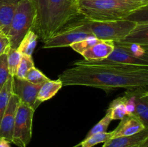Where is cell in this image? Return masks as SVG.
<instances>
[{
    "mask_svg": "<svg viewBox=\"0 0 148 147\" xmlns=\"http://www.w3.org/2000/svg\"><path fill=\"white\" fill-rule=\"evenodd\" d=\"M59 76L63 86H85L103 90L147 86L148 69H132L105 65H74Z\"/></svg>",
    "mask_w": 148,
    "mask_h": 147,
    "instance_id": "obj_1",
    "label": "cell"
},
{
    "mask_svg": "<svg viewBox=\"0 0 148 147\" xmlns=\"http://www.w3.org/2000/svg\"><path fill=\"white\" fill-rule=\"evenodd\" d=\"M147 5L148 1L80 0V12L82 17L93 21H116L147 10Z\"/></svg>",
    "mask_w": 148,
    "mask_h": 147,
    "instance_id": "obj_2",
    "label": "cell"
},
{
    "mask_svg": "<svg viewBox=\"0 0 148 147\" xmlns=\"http://www.w3.org/2000/svg\"><path fill=\"white\" fill-rule=\"evenodd\" d=\"M80 16V0H48L47 39Z\"/></svg>",
    "mask_w": 148,
    "mask_h": 147,
    "instance_id": "obj_3",
    "label": "cell"
},
{
    "mask_svg": "<svg viewBox=\"0 0 148 147\" xmlns=\"http://www.w3.org/2000/svg\"><path fill=\"white\" fill-rule=\"evenodd\" d=\"M36 12L30 0H21L17 5L12 20L7 37L10 47L17 48L27 31L33 30Z\"/></svg>",
    "mask_w": 148,
    "mask_h": 147,
    "instance_id": "obj_4",
    "label": "cell"
},
{
    "mask_svg": "<svg viewBox=\"0 0 148 147\" xmlns=\"http://www.w3.org/2000/svg\"><path fill=\"white\" fill-rule=\"evenodd\" d=\"M85 24L91 35L101 40L118 42L124 40L136 27L138 21L127 20L116 21H93L85 17Z\"/></svg>",
    "mask_w": 148,
    "mask_h": 147,
    "instance_id": "obj_5",
    "label": "cell"
},
{
    "mask_svg": "<svg viewBox=\"0 0 148 147\" xmlns=\"http://www.w3.org/2000/svg\"><path fill=\"white\" fill-rule=\"evenodd\" d=\"M85 24V17L77 18L44 41L43 48H55L70 46L73 43L91 36Z\"/></svg>",
    "mask_w": 148,
    "mask_h": 147,
    "instance_id": "obj_6",
    "label": "cell"
},
{
    "mask_svg": "<svg viewBox=\"0 0 148 147\" xmlns=\"http://www.w3.org/2000/svg\"><path fill=\"white\" fill-rule=\"evenodd\" d=\"M35 110L20 102L17 108L13 130L12 144L18 147H26L32 138L33 119Z\"/></svg>",
    "mask_w": 148,
    "mask_h": 147,
    "instance_id": "obj_7",
    "label": "cell"
},
{
    "mask_svg": "<svg viewBox=\"0 0 148 147\" xmlns=\"http://www.w3.org/2000/svg\"><path fill=\"white\" fill-rule=\"evenodd\" d=\"M42 84H33L25 79L13 77L12 93L18 97L20 102L36 110L41 102L37 99L38 93Z\"/></svg>",
    "mask_w": 148,
    "mask_h": 147,
    "instance_id": "obj_8",
    "label": "cell"
},
{
    "mask_svg": "<svg viewBox=\"0 0 148 147\" xmlns=\"http://www.w3.org/2000/svg\"><path fill=\"white\" fill-rule=\"evenodd\" d=\"M20 102V100L18 97L12 93L8 105L0 122V138L7 140L11 144L12 141L16 113Z\"/></svg>",
    "mask_w": 148,
    "mask_h": 147,
    "instance_id": "obj_9",
    "label": "cell"
},
{
    "mask_svg": "<svg viewBox=\"0 0 148 147\" xmlns=\"http://www.w3.org/2000/svg\"><path fill=\"white\" fill-rule=\"evenodd\" d=\"M147 128V127L135 116L126 115L120 120L118 126L114 131H111V138L131 136Z\"/></svg>",
    "mask_w": 148,
    "mask_h": 147,
    "instance_id": "obj_10",
    "label": "cell"
},
{
    "mask_svg": "<svg viewBox=\"0 0 148 147\" xmlns=\"http://www.w3.org/2000/svg\"><path fill=\"white\" fill-rule=\"evenodd\" d=\"M36 12V19L33 31L43 42L47 39L48 0H30Z\"/></svg>",
    "mask_w": 148,
    "mask_h": 147,
    "instance_id": "obj_11",
    "label": "cell"
},
{
    "mask_svg": "<svg viewBox=\"0 0 148 147\" xmlns=\"http://www.w3.org/2000/svg\"><path fill=\"white\" fill-rule=\"evenodd\" d=\"M134 97L135 109L132 115L138 118L148 128V90L147 86L131 89Z\"/></svg>",
    "mask_w": 148,
    "mask_h": 147,
    "instance_id": "obj_12",
    "label": "cell"
},
{
    "mask_svg": "<svg viewBox=\"0 0 148 147\" xmlns=\"http://www.w3.org/2000/svg\"><path fill=\"white\" fill-rule=\"evenodd\" d=\"M148 141V128L135 135L110 138L102 147H141Z\"/></svg>",
    "mask_w": 148,
    "mask_h": 147,
    "instance_id": "obj_13",
    "label": "cell"
},
{
    "mask_svg": "<svg viewBox=\"0 0 148 147\" xmlns=\"http://www.w3.org/2000/svg\"><path fill=\"white\" fill-rule=\"evenodd\" d=\"M21 0H0V30L5 37L19 2Z\"/></svg>",
    "mask_w": 148,
    "mask_h": 147,
    "instance_id": "obj_14",
    "label": "cell"
},
{
    "mask_svg": "<svg viewBox=\"0 0 148 147\" xmlns=\"http://www.w3.org/2000/svg\"><path fill=\"white\" fill-rule=\"evenodd\" d=\"M114 49V43L109 40H100L96 44L84 52L82 56L86 61H98L105 59Z\"/></svg>",
    "mask_w": 148,
    "mask_h": 147,
    "instance_id": "obj_15",
    "label": "cell"
},
{
    "mask_svg": "<svg viewBox=\"0 0 148 147\" xmlns=\"http://www.w3.org/2000/svg\"><path fill=\"white\" fill-rule=\"evenodd\" d=\"M121 41L125 43H139L143 46H148V22L145 21H138L136 27L131 33Z\"/></svg>",
    "mask_w": 148,
    "mask_h": 147,
    "instance_id": "obj_16",
    "label": "cell"
},
{
    "mask_svg": "<svg viewBox=\"0 0 148 147\" xmlns=\"http://www.w3.org/2000/svg\"><path fill=\"white\" fill-rule=\"evenodd\" d=\"M63 86L62 81L59 79L56 80L47 81L41 85L38 93L37 99L40 102H45L53 98Z\"/></svg>",
    "mask_w": 148,
    "mask_h": 147,
    "instance_id": "obj_17",
    "label": "cell"
},
{
    "mask_svg": "<svg viewBox=\"0 0 148 147\" xmlns=\"http://www.w3.org/2000/svg\"><path fill=\"white\" fill-rule=\"evenodd\" d=\"M38 38V37L37 34L33 30H30L20 41L17 48V50L21 53V54L32 56L37 45Z\"/></svg>",
    "mask_w": 148,
    "mask_h": 147,
    "instance_id": "obj_18",
    "label": "cell"
},
{
    "mask_svg": "<svg viewBox=\"0 0 148 147\" xmlns=\"http://www.w3.org/2000/svg\"><path fill=\"white\" fill-rule=\"evenodd\" d=\"M124 101L125 99L124 96L119 97L113 100L109 105V107L106 110V114L109 115L112 120H121L127 115Z\"/></svg>",
    "mask_w": 148,
    "mask_h": 147,
    "instance_id": "obj_19",
    "label": "cell"
},
{
    "mask_svg": "<svg viewBox=\"0 0 148 147\" xmlns=\"http://www.w3.org/2000/svg\"><path fill=\"white\" fill-rule=\"evenodd\" d=\"M12 82L13 77L10 76L0 89V122L12 93Z\"/></svg>",
    "mask_w": 148,
    "mask_h": 147,
    "instance_id": "obj_20",
    "label": "cell"
},
{
    "mask_svg": "<svg viewBox=\"0 0 148 147\" xmlns=\"http://www.w3.org/2000/svg\"><path fill=\"white\" fill-rule=\"evenodd\" d=\"M118 43L127 49L132 56L148 60V46H143L139 43H125L123 41H118Z\"/></svg>",
    "mask_w": 148,
    "mask_h": 147,
    "instance_id": "obj_21",
    "label": "cell"
},
{
    "mask_svg": "<svg viewBox=\"0 0 148 147\" xmlns=\"http://www.w3.org/2000/svg\"><path fill=\"white\" fill-rule=\"evenodd\" d=\"M6 54H7L9 73L10 76L14 77L16 75L19 63L21 61L22 54L17 50V48H12L10 47Z\"/></svg>",
    "mask_w": 148,
    "mask_h": 147,
    "instance_id": "obj_22",
    "label": "cell"
},
{
    "mask_svg": "<svg viewBox=\"0 0 148 147\" xmlns=\"http://www.w3.org/2000/svg\"><path fill=\"white\" fill-rule=\"evenodd\" d=\"M34 66V61L31 56L22 54V59L20 63L17 67V72H16V76L17 78L21 79H25L26 74L28 71L29 69H31Z\"/></svg>",
    "mask_w": 148,
    "mask_h": 147,
    "instance_id": "obj_23",
    "label": "cell"
},
{
    "mask_svg": "<svg viewBox=\"0 0 148 147\" xmlns=\"http://www.w3.org/2000/svg\"><path fill=\"white\" fill-rule=\"evenodd\" d=\"M111 132L101 133L92 135L88 138H85L82 142L79 144L81 147H93L97 144L104 143L111 138Z\"/></svg>",
    "mask_w": 148,
    "mask_h": 147,
    "instance_id": "obj_24",
    "label": "cell"
},
{
    "mask_svg": "<svg viewBox=\"0 0 148 147\" xmlns=\"http://www.w3.org/2000/svg\"><path fill=\"white\" fill-rule=\"evenodd\" d=\"M99 40V39L95 37V36L91 35L86 37V38L83 39V40H79V41H77L76 42V43H73V44L71 45L70 47L72 48L75 52L82 55L84 52L86 51L87 50H88L90 48H91L92 46L96 44Z\"/></svg>",
    "mask_w": 148,
    "mask_h": 147,
    "instance_id": "obj_25",
    "label": "cell"
},
{
    "mask_svg": "<svg viewBox=\"0 0 148 147\" xmlns=\"http://www.w3.org/2000/svg\"><path fill=\"white\" fill-rule=\"evenodd\" d=\"M25 79L33 84H43L50 79H49L41 71L33 66L27 72Z\"/></svg>",
    "mask_w": 148,
    "mask_h": 147,
    "instance_id": "obj_26",
    "label": "cell"
},
{
    "mask_svg": "<svg viewBox=\"0 0 148 147\" xmlns=\"http://www.w3.org/2000/svg\"><path fill=\"white\" fill-rule=\"evenodd\" d=\"M111 121H112V120L110 118L109 115L106 113L105 116L90 130L85 138H88V137L95 135V134L107 132V130H108V128L110 124H111Z\"/></svg>",
    "mask_w": 148,
    "mask_h": 147,
    "instance_id": "obj_27",
    "label": "cell"
},
{
    "mask_svg": "<svg viewBox=\"0 0 148 147\" xmlns=\"http://www.w3.org/2000/svg\"><path fill=\"white\" fill-rule=\"evenodd\" d=\"M7 65V54L3 53L0 56V89L10 77Z\"/></svg>",
    "mask_w": 148,
    "mask_h": 147,
    "instance_id": "obj_28",
    "label": "cell"
},
{
    "mask_svg": "<svg viewBox=\"0 0 148 147\" xmlns=\"http://www.w3.org/2000/svg\"><path fill=\"white\" fill-rule=\"evenodd\" d=\"M10 48L9 40L5 36H0V56L6 53Z\"/></svg>",
    "mask_w": 148,
    "mask_h": 147,
    "instance_id": "obj_29",
    "label": "cell"
},
{
    "mask_svg": "<svg viewBox=\"0 0 148 147\" xmlns=\"http://www.w3.org/2000/svg\"><path fill=\"white\" fill-rule=\"evenodd\" d=\"M11 143L4 138H0V147H11Z\"/></svg>",
    "mask_w": 148,
    "mask_h": 147,
    "instance_id": "obj_30",
    "label": "cell"
},
{
    "mask_svg": "<svg viewBox=\"0 0 148 147\" xmlns=\"http://www.w3.org/2000/svg\"><path fill=\"white\" fill-rule=\"evenodd\" d=\"M141 147H148V141H146V142L145 143V144H143Z\"/></svg>",
    "mask_w": 148,
    "mask_h": 147,
    "instance_id": "obj_31",
    "label": "cell"
},
{
    "mask_svg": "<svg viewBox=\"0 0 148 147\" xmlns=\"http://www.w3.org/2000/svg\"><path fill=\"white\" fill-rule=\"evenodd\" d=\"M128 1H148V0H128Z\"/></svg>",
    "mask_w": 148,
    "mask_h": 147,
    "instance_id": "obj_32",
    "label": "cell"
},
{
    "mask_svg": "<svg viewBox=\"0 0 148 147\" xmlns=\"http://www.w3.org/2000/svg\"><path fill=\"white\" fill-rule=\"evenodd\" d=\"M0 35H3V36H4V35H3V33H1V30H0Z\"/></svg>",
    "mask_w": 148,
    "mask_h": 147,
    "instance_id": "obj_33",
    "label": "cell"
},
{
    "mask_svg": "<svg viewBox=\"0 0 148 147\" xmlns=\"http://www.w3.org/2000/svg\"><path fill=\"white\" fill-rule=\"evenodd\" d=\"M0 36H3V35H0Z\"/></svg>",
    "mask_w": 148,
    "mask_h": 147,
    "instance_id": "obj_34",
    "label": "cell"
}]
</instances>
